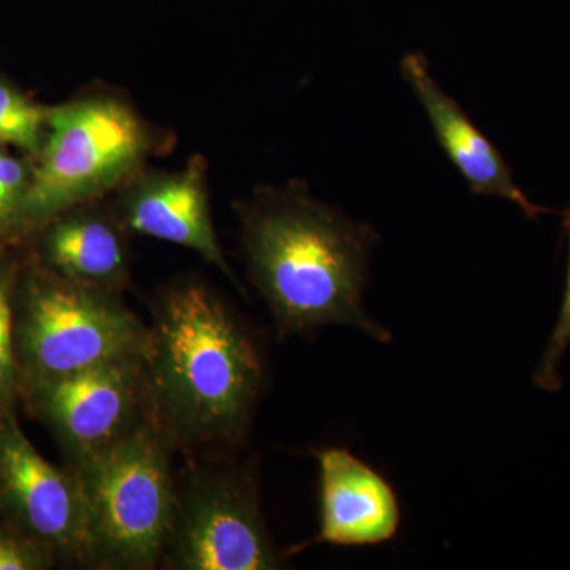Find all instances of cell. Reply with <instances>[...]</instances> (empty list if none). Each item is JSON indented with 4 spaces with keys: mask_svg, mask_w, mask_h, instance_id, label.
<instances>
[{
    "mask_svg": "<svg viewBox=\"0 0 570 570\" xmlns=\"http://www.w3.org/2000/svg\"><path fill=\"white\" fill-rule=\"evenodd\" d=\"M145 366L149 420L171 449L227 450L246 436L264 392V360L209 285L184 281L159 296Z\"/></svg>",
    "mask_w": 570,
    "mask_h": 570,
    "instance_id": "obj_1",
    "label": "cell"
},
{
    "mask_svg": "<svg viewBox=\"0 0 570 570\" xmlns=\"http://www.w3.org/2000/svg\"><path fill=\"white\" fill-rule=\"evenodd\" d=\"M250 283L285 335L348 325L389 343L363 306L377 235L314 200L302 186L262 189L239 208Z\"/></svg>",
    "mask_w": 570,
    "mask_h": 570,
    "instance_id": "obj_2",
    "label": "cell"
},
{
    "mask_svg": "<svg viewBox=\"0 0 570 570\" xmlns=\"http://www.w3.org/2000/svg\"><path fill=\"white\" fill-rule=\"evenodd\" d=\"M170 448L151 420L73 461L88 512V566L149 570L163 564L176 508Z\"/></svg>",
    "mask_w": 570,
    "mask_h": 570,
    "instance_id": "obj_3",
    "label": "cell"
},
{
    "mask_svg": "<svg viewBox=\"0 0 570 570\" xmlns=\"http://www.w3.org/2000/svg\"><path fill=\"white\" fill-rule=\"evenodd\" d=\"M151 148L148 124L121 97L91 94L48 108L47 135L17 220L43 223L91 205L138 174Z\"/></svg>",
    "mask_w": 570,
    "mask_h": 570,
    "instance_id": "obj_4",
    "label": "cell"
},
{
    "mask_svg": "<svg viewBox=\"0 0 570 570\" xmlns=\"http://www.w3.org/2000/svg\"><path fill=\"white\" fill-rule=\"evenodd\" d=\"M20 337L26 365L39 381L112 360L145 358L149 326L116 292L58 276L32 285Z\"/></svg>",
    "mask_w": 570,
    "mask_h": 570,
    "instance_id": "obj_5",
    "label": "cell"
},
{
    "mask_svg": "<svg viewBox=\"0 0 570 570\" xmlns=\"http://www.w3.org/2000/svg\"><path fill=\"white\" fill-rule=\"evenodd\" d=\"M279 557L266 528L253 464L200 468L176 487L165 568L269 570Z\"/></svg>",
    "mask_w": 570,
    "mask_h": 570,
    "instance_id": "obj_6",
    "label": "cell"
},
{
    "mask_svg": "<svg viewBox=\"0 0 570 570\" xmlns=\"http://www.w3.org/2000/svg\"><path fill=\"white\" fill-rule=\"evenodd\" d=\"M37 387L41 411L73 461L115 444L149 419L142 356L39 379Z\"/></svg>",
    "mask_w": 570,
    "mask_h": 570,
    "instance_id": "obj_7",
    "label": "cell"
},
{
    "mask_svg": "<svg viewBox=\"0 0 570 570\" xmlns=\"http://www.w3.org/2000/svg\"><path fill=\"white\" fill-rule=\"evenodd\" d=\"M0 490L36 538L88 566V512L80 480L73 471L48 463L10 417L0 423Z\"/></svg>",
    "mask_w": 570,
    "mask_h": 570,
    "instance_id": "obj_8",
    "label": "cell"
},
{
    "mask_svg": "<svg viewBox=\"0 0 570 570\" xmlns=\"http://www.w3.org/2000/svg\"><path fill=\"white\" fill-rule=\"evenodd\" d=\"M126 183L119 197L124 228L194 250L239 287L214 228L202 160L178 171L135 174Z\"/></svg>",
    "mask_w": 570,
    "mask_h": 570,
    "instance_id": "obj_9",
    "label": "cell"
},
{
    "mask_svg": "<svg viewBox=\"0 0 570 570\" xmlns=\"http://www.w3.org/2000/svg\"><path fill=\"white\" fill-rule=\"evenodd\" d=\"M401 71L426 111L439 145L466 179L472 194L510 200L530 219H538L539 214L554 213L532 204L517 186L512 168L497 146L472 122L463 108L442 91L420 52L404 56Z\"/></svg>",
    "mask_w": 570,
    "mask_h": 570,
    "instance_id": "obj_10",
    "label": "cell"
},
{
    "mask_svg": "<svg viewBox=\"0 0 570 570\" xmlns=\"http://www.w3.org/2000/svg\"><path fill=\"white\" fill-rule=\"evenodd\" d=\"M321 475V531L311 543L376 546L400 527V505L387 480L344 449L316 453Z\"/></svg>",
    "mask_w": 570,
    "mask_h": 570,
    "instance_id": "obj_11",
    "label": "cell"
},
{
    "mask_svg": "<svg viewBox=\"0 0 570 570\" xmlns=\"http://www.w3.org/2000/svg\"><path fill=\"white\" fill-rule=\"evenodd\" d=\"M45 238L48 264L71 283L116 292L129 276L122 224L89 205L52 217Z\"/></svg>",
    "mask_w": 570,
    "mask_h": 570,
    "instance_id": "obj_12",
    "label": "cell"
},
{
    "mask_svg": "<svg viewBox=\"0 0 570 570\" xmlns=\"http://www.w3.org/2000/svg\"><path fill=\"white\" fill-rule=\"evenodd\" d=\"M47 108L0 81V146L39 154L47 135Z\"/></svg>",
    "mask_w": 570,
    "mask_h": 570,
    "instance_id": "obj_13",
    "label": "cell"
},
{
    "mask_svg": "<svg viewBox=\"0 0 570 570\" xmlns=\"http://www.w3.org/2000/svg\"><path fill=\"white\" fill-rule=\"evenodd\" d=\"M562 217H564V232L569 243L568 279H566L564 298H562L560 316H558L549 343H547L539 366L535 367L534 376H532L535 387L546 390V392H560L562 387L561 360L570 346V206L562 212Z\"/></svg>",
    "mask_w": 570,
    "mask_h": 570,
    "instance_id": "obj_14",
    "label": "cell"
},
{
    "mask_svg": "<svg viewBox=\"0 0 570 570\" xmlns=\"http://www.w3.org/2000/svg\"><path fill=\"white\" fill-rule=\"evenodd\" d=\"M17 379L13 311H11L9 287L0 276V407L10 403L14 389H17Z\"/></svg>",
    "mask_w": 570,
    "mask_h": 570,
    "instance_id": "obj_15",
    "label": "cell"
},
{
    "mask_svg": "<svg viewBox=\"0 0 570 570\" xmlns=\"http://www.w3.org/2000/svg\"><path fill=\"white\" fill-rule=\"evenodd\" d=\"M31 171L22 160L11 156L6 146H0V224L18 219Z\"/></svg>",
    "mask_w": 570,
    "mask_h": 570,
    "instance_id": "obj_16",
    "label": "cell"
},
{
    "mask_svg": "<svg viewBox=\"0 0 570 570\" xmlns=\"http://www.w3.org/2000/svg\"><path fill=\"white\" fill-rule=\"evenodd\" d=\"M41 566L39 549L13 535L0 534V570L40 569Z\"/></svg>",
    "mask_w": 570,
    "mask_h": 570,
    "instance_id": "obj_17",
    "label": "cell"
}]
</instances>
